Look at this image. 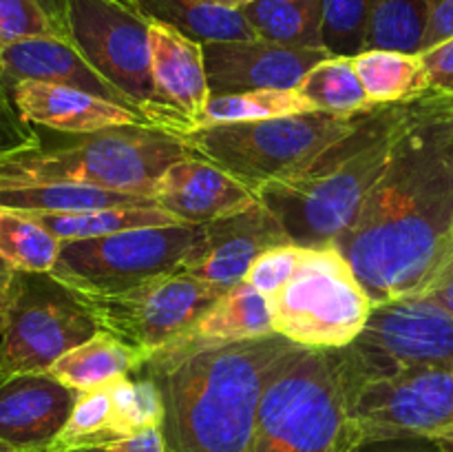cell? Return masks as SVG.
Wrapping results in <instances>:
<instances>
[{
    "mask_svg": "<svg viewBox=\"0 0 453 452\" xmlns=\"http://www.w3.org/2000/svg\"><path fill=\"white\" fill-rule=\"evenodd\" d=\"M73 292L96 319L97 331L122 341L146 362L175 344L224 288L190 273H166L118 291Z\"/></svg>",
    "mask_w": 453,
    "mask_h": 452,
    "instance_id": "cell-9",
    "label": "cell"
},
{
    "mask_svg": "<svg viewBox=\"0 0 453 452\" xmlns=\"http://www.w3.org/2000/svg\"><path fill=\"white\" fill-rule=\"evenodd\" d=\"M429 439H432V441L436 443V446L441 448V450H445V452H453V428H449V430H442V433L434 434V437H429Z\"/></svg>",
    "mask_w": 453,
    "mask_h": 452,
    "instance_id": "cell-44",
    "label": "cell"
},
{
    "mask_svg": "<svg viewBox=\"0 0 453 452\" xmlns=\"http://www.w3.org/2000/svg\"><path fill=\"white\" fill-rule=\"evenodd\" d=\"M248 3H252V0H239V7H243V4H248Z\"/></svg>",
    "mask_w": 453,
    "mask_h": 452,
    "instance_id": "cell-48",
    "label": "cell"
},
{
    "mask_svg": "<svg viewBox=\"0 0 453 452\" xmlns=\"http://www.w3.org/2000/svg\"><path fill=\"white\" fill-rule=\"evenodd\" d=\"M358 452H445L432 439H380V441L363 443Z\"/></svg>",
    "mask_w": 453,
    "mask_h": 452,
    "instance_id": "cell-40",
    "label": "cell"
},
{
    "mask_svg": "<svg viewBox=\"0 0 453 452\" xmlns=\"http://www.w3.org/2000/svg\"><path fill=\"white\" fill-rule=\"evenodd\" d=\"M12 100L25 122L62 133L91 136L113 127H150L135 109L66 84L25 80L12 87Z\"/></svg>",
    "mask_w": 453,
    "mask_h": 452,
    "instance_id": "cell-19",
    "label": "cell"
},
{
    "mask_svg": "<svg viewBox=\"0 0 453 452\" xmlns=\"http://www.w3.org/2000/svg\"><path fill=\"white\" fill-rule=\"evenodd\" d=\"M363 443L339 350L299 348L261 394L248 452H358Z\"/></svg>",
    "mask_w": 453,
    "mask_h": 452,
    "instance_id": "cell-4",
    "label": "cell"
},
{
    "mask_svg": "<svg viewBox=\"0 0 453 452\" xmlns=\"http://www.w3.org/2000/svg\"><path fill=\"white\" fill-rule=\"evenodd\" d=\"M25 80L66 84L131 106L127 97L75 49V44L60 35L27 38L0 47V87L12 93L13 84Z\"/></svg>",
    "mask_w": 453,
    "mask_h": 452,
    "instance_id": "cell-20",
    "label": "cell"
},
{
    "mask_svg": "<svg viewBox=\"0 0 453 452\" xmlns=\"http://www.w3.org/2000/svg\"><path fill=\"white\" fill-rule=\"evenodd\" d=\"M42 142L38 133L18 113L12 93L0 87V160L20 153V151L35 149Z\"/></svg>",
    "mask_w": 453,
    "mask_h": 452,
    "instance_id": "cell-36",
    "label": "cell"
},
{
    "mask_svg": "<svg viewBox=\"0 0 453 452\" xmlns=\"http://www.w3.org/2000/svg\"><path fill=\"white\" fill-rule=\"evenodd\" d=\"M16 275H18L16 270L9 269L7 261H4L3 257H0V292L7 291V288L12 286L13 282H16Z\"/></svg>",
    "mask_w": 453,
    "mask_h": 452,
    "instance_id": "cell-43",
    "label": "cell"
},
{
    "mask_svg": "<svg viewBox=\"0 0 453 452\" xmlns=\"http://www.w3.org/2000/svg\"><path fill=\"white\" fill-rule=\"evenodd\" d=\"M361 118L363 113L336 115L312 111L257 122L195 129L181 140L190 155L226 168L257 191L265 182L290 177L308 168L323 151L352 133Z\"/></svg>",
    "mask_w": 453,
    "mask_h": 452,
    "instance_id": "cell-6",
    "label": "cell"
},
{
    "mask_svg": "<svg viewBox=\"0 0 453 452\" xmlns=\"http://www.w3.org/2000/svg\"><path fill=\"white\" fill-rule=\"evenodd\" d=\"M352 62L374 106L405 105L432 91L420 53L367 49Z\"/></svg>",
    "mask_w": 453,
    "mask_h": 452,
    "instance_id": "cell-24",
    "label": "cell"
},
{
    "mask_svg": "<svg viewBox=\"0 0 453 452\" xmlns=\"http://www.w3.org/2000/svg\"><path fill=\"white\" fill-rule=\"evenodd\" d=\"M407 300L425 301L453 315V248Z\"/></svg>",
    "mask_w": 453,
    "mask_h": 452,
    "instance_id": "cell-37",
    "label": "cell"
},
{
    "mask_svg": "<svg viewBox=\"0 0 453 452\" xmlns=\"http://www.w3.org/2000/svg\"><path fill=\"white\" fill-rule=\"evenodd\" d=\"M425 71H427L429 87L438 93L453 97V38L436 47L420 51Z\"/></svg>",
    "mask_w": 453,
    "mask_h": 452,
    "instance_id": "cell-38",
    "label": "cell"
},
{
    "mask_svg": "<svg viewBox=\"0 0 453 452\" xmlns=\"http://www.w3.org/2000/svg\"><path fill=\"white\" fill-rule=\"evenodd\" d=\"M453 38V0H429V25L423 51Z\"/></svg>",
    "mask_w": 453,
    "mask_h": 452,
    "instance_id": "cell-39",
    "label": "cell"
},
{
    "mask_svg": "<svg viewBox=\"0 0 453 452\" xmlns=\"http://www.w3.org/2000/svg\"><path fill=\"white\" fill-rule=\"evenodd\" d=\"M202 47L211 96L296 89L312 66L332 56L326 49L286 47L264 38L212 40Z\"/></svg>",
    "mask_w": 453,
    "mask_h": 452,
    "instance_id": "cell-14",
    "label": "cell"
},
{
    "mask_svg": "<svg viewBox=\"0 0 453 452\" xmlns=\"http://www.w3.org/2000/svg\"><path fill=\"white\" fill-rule=\"evenodd\" d=\"M122 441L113 401V379L78 393L73 412L65 430L49 452L78 450V448H109Z\"/></svg>",
    "mask_w": 453,
    "mask_h": 452,
    "instance_id": "cell-29",
    "label": "cell"
},
{
    "mask_svg": "<svg viewBox=\"0 0 453 452\" xmlns=\"http://www.w3.org/2000/svg\"><path fill=\"white\" fill-rule=\"evenodd\" d=\"M345 375L365 443L429 439L453 428V370L401 366L372 377Z\"/></svg>",
    "mask_w": 453,
    "mask_h": 452,
    "instance_id": "cell-12",
    "label": "cell"
},
{
    "mask_svg": "<svg viewBox=\"0 0 453 452\" xmlns=\"http://www.w3.org/2000/svg\"><path fill=\"white\" fill-rule=\"evenodd\" d=\"M206 3L224 9H239V0H206Z\"/></svg>",
    "mask_w": 453,
    "mask_h": 452,
    "instance_id": "cell-45",
    "label": "cell"
},
{
    "mask_svg": "<svg viewBox=\"0 0 453 452\" xmlns=\"http://www.w3.org/2000/svg\"><path fill=\"white\" fill-rule=\"evenodd\" d=\"M150 22H164L199 43L212 40H252V31L239 9H224L206 0H122Z\"/></svg>",
    "mask_w": 453,
    "mask_h": 452,
    "instance_id": "cell-23",
    "label": "cell"
},
{
    "mask_svg": "<svg viewBox=\"0 0 453 452\" xmlns=\"http://www.w3.org/2000/svg\"><path fill=\"white\" fill-rule=\"evenodd\" d=\"M296 89L317 106V111L326 113L357 115L374 109L354 69L352 58H326L305 74Z\"/></svg>",
    "mask_w": 453,
    "mask_h": 452,
    "instance_id": "cell-31",
    "label": "cell"
},
{
    "mask_svg": "<svg viewBox=\"0 0 453 452\" xmlns=\"http://www.w3.org/2000/svg\"><path fill=\"white\" fill-rule=\"evenodd\" d=\"M157 207L184 224H208L259 202L252 186L208 160L188 155L173 162L155 182Z\"/></svg>",
    "mask_w": 453,
    "mask_h": 452,
    "instance_id": "cell-17",
    "label": "cell"
},
{
    "mask_svg": "<svg viewBox=\"0 0 453 452\" xmlns=\"http://www.w3.org/2000/svg\"><path fill=\"white\" fill-rule=\"evenodd\" d=\"M301 346L281 335L197 350H168L140 372L164 397L166 452H248L270 377Z\"/></svg>",
    "mask_w": 453,
    "mask_h": 452,
    "instance_id": "cell-2",
    "label": "cell"
},
{
    "mask_svg": "<svg viewBox=\"0 0 453 452\" xmlns=\"http://www.w3.org/2000/svg\"><path fill=\"white\" fill-rule=\"evenodd\" d=\"M202 226L203 235L199 251L184 273L195 275L224 291L243 282L248 269L261 253L292 242L281 222L261 199L246 211Z\"/></svg>",
    "mask_w": 453,
    "mask_h": 452,
    "instance_id": "cell-15",
    "label": "cell"
},
{
    "mask_svg": "<svg viewBox=\"0 0 453 452\" xmlns=\"http://www.w3.org/2000/svg\"><path fill=\"white\" fill-rule=\"evenodd\" d=\"M180 136L149 127H113L65 146L20 151L0 160V186L71 182L153 198L155 182L188 158Z\"/></svg>",
    "mask_w": 453,
    "mask_h": 452,
    "instance_id": "cell-5",
    "label": "cell"
},
{
    "mask_svg": "<svg viewBox=\"0 0 453 452\" xmlns=\"http://www.w3.org/2000/svg\"><path fill=\"white\" fill-rule=\"evenodd\" d=\"M97 332L96 319L65 284L49 273H18L16 301L0 341V384L16 375L49 372L62 355Z\"/></svg>",
    "mask_w": 453,
    "mask_h": 452,
    "instance_id": "cell-11",
    "label": "cell"
},
{
    "mask_svg": "<svg viewBox=\"0 0 453 452\" xmlns=\"http://www.w3.org/2000/svg\"><path fill=\"white\" fill-rule=\"evenodd\" d=\"M339 355L352 377L401 366L453 370V315L418 300L376 304L361 337Z\"/></svg>",
    "mask_w": 453,
    "mask_h": 452,
    "instance_id": "cell-13",
    "label": "cell"
},
{
    "mask_svg": "<svg viewBox=\"0 0 453 452\" xmlns=\"http://www.w3.org/2000/svg\"><path fill=\"white\" fill-rule=\"evenodd\" d=\"M150 74L177 136H188L211 100L202 43L171 25L150 22Z\"/></svg>",
    "mask_w": 453,
    "mask_h": 452,
    "instance_id": "cell-18",
    "label": "cell"
},
{
    "mask_svg": "<svg viewBox=\"0 0 453 452\" xmlns=\"http://www.w3.org/2000/svg\"><path fill=\"white\" fill-rule=\"evenodd\" d=\"M60 242L96 239L149 226L184 224L162 207H109L84 213H29Z\"/></svg>",
    "mask_w": 453,
    "mask_h": 452,
    "instance_id": "cell-27",
    "label": "cell"
},
{
    "mask_svg": "<svg viewBox=\"0 0 453 452\" xmlns=\"http://www.w3.org/2000/svg\"><path fill=\"white\" fill-rule=\"evenodd\" d=\"M317 106L299 89H257V91L211 96L195 129L219 124L257 122V120L286 118V115L312 113Z\"/></svg>",
    "mask_w": 453,
    "mask_h": 452,
    "instance_id": "cell-28",
    "label": "cell"
},
{
    "mask_svg": "<svg viewBox=\"0 0 453 452\" xmlns=\"http://www.w3.org/2000/svg\"><path fill=\"white\" fill-rule=\"evenodd\" d=\"M109 452H166L162 428H149L106 448Z\"/></svg>",
    "mask_w": 453,
    "mask_h": 452,
    "instance_id": "cell-41",
    "label": "cell"
},
{
    "mask_svg": "<svg viewBox=\"0 0 453 452\" xmlns=\"http://www.w3.org/2000/svg\"><path fill=\"white\" fill-rule=\"evenodd\" d=\"M0 452H27V450H13V448L4 446V443H3V441H0Z\"/></svg>",
    "mask_w": 453,
    "mask_h": 452,
    "instance_id": "cell-47",
    "label": "cell"
},
{
    "mask_svg": "<svg viewBox=\"0 0 453 452\" xmlns=\"http://www.w3.org/2000/svg\"><path fill=\"white\" fill-rule=\"evenodd\" d=\"M78 390L51 372L9 377L0 384V441L13 450L49 452L65 430Z\"/></svg>",
    "mask_w": 453,
    "mask_h": 452,
    "instance_id": "cell-16",
    "label": "cell"
},
{
    "mask_svg": "<svg viewBox=\"0 0 453 452\" xmlns=\"http://www.w3.org/2000/svg\"><path fill=\"white\" fill-rule=\"evenodd\" d=\"M62 242L29 213L0 207V257L16 273H51Z\"/></svg>",
    "mask_w": 453,
    "mask_h": 452,
    "instance_id": "cell-30",
    "label": "cell"
},
{
    "mask_svg": "<svg viewBox=\"0 0 453 452\" xmlns=\"http://www.w3.org/2000/svg\"><path fill=\"white\" fill-rule=\"evenodd\" d=\"M44 35L66 38V31L40 0H0V47Z\"/></svg>",
    "mask_w": 453,
    "mask_h": 452,
    "instance_id": "cell-34",
    "label": "cell"
},
{
    "mask_svg": "<svg viewBox=\"0 0 453 452\" xmlns=\"http://www.w3.org/2000/svg\"><path fill=\"white\" fill-rule=\"evenodd\" d=\"M265 300L274 335L310 350L354 344L374 310L370 292L334 246L312 248L299 273Z\"/></svg>",
    "mask_w": 453,
    "mask_h": 452,
    "instance_id": "cell-7",
    "label": "cell"
},
{
    "mask_svg": "<svg viewBox=\"0 0 453 452\" xmlns=\"http://www.w3.org/2000/svg\"><path fill=\"white\" fill-rule=\"evenodd\" d=\"M202 235V224H173L62 242L49 275L78 292L118 291L155 275L184 273L197 255Z\"/></svg>",
    "mask_w": 453,
    "mask_h": 452,
    "instance_id": "cell-10",
    "label": "cell"
},
{
    "mask_svg": "<svg viewBox=\"0 0 453 452\" xmlns=\"http://www.w3.org/2000/svg\"><path fill=\"white\" fill-rule=\"evenodd\" d=\"M66 38L153 129L177 136L155 93L150 20L122 0H65Z\"/></svg>",
    "mask_w": 453,
    "mask_h": 452,
    "instance_id": "cell-8",
    "label": "cell"
},
{
    "mask_svg": "<svg viewBox=\"0 0 453 452\" xmlns=\"http://www.w3.org/2000/svg\"><path fill=\"white\" fill-rule=\"evenodd\" d=\"M65 452H109L106 448H78V450H65Z\"/></svg>",
    "mask_w": 453,
    "mask_h": 452,
    "instance_id": "cell-46",
    "label": "cell"
},
{
    "mask_svg": "<svg viewBox=\"0 0 453 452\" xmlns=\"http://www.w3.org/2000/svg\"><path fill=\"white\" fill-rule=\"evenodd\" d=\"M372 301L407 300L453 248V97L429 91L388 171L336 238Z\"/></svg>",
    "mask_w": 453,
    "mask_h": 452,
    "instance_id": "cell-1",
    "label": "cell"
},
{
    "mask_svg": "<svg viewBox=\"0 0 453 452\" xmlns=\"http://www.w3.org/2000/svg\"><path fill=\"white\" fill-rule=\"evenodd\" d=\"M310 253H312V248L301 246V244L295 242L268 248V251L261 253V255L252 261L243 282L250 284L252 288H257L264 297L273 295L274 291H279L283 284H288L296 273H299L301 266L308 261Z\"/></svg>",
    "mask_w": 453,
    "mask_h": 452,
    "instance_id": "cell-35",
    "label": "cell"
},
{
    "mask_svg": "<svg viewBox=\"0 0 453 452\" xmlns=\"http://www.w3.org/2000/svg\"><path fill=\"white\" fill-rule=\"evenodd\" d=\"M239 12L259 38L286 47L323 49V0H252Z\"/></svg>",
    "mask_w": 453,
    "mask_h": 452,
    "instance_id": "cell-26",
    "label": "cell"
},
{
    "mask_svg": "<svg viewBox=\"0 0 453 452\" xmlns=\"http://www.w3.org/2000/svg\"><path fill=\"white\" fill-rule=\"evenodd\" d=\"M142 366H144L142 355L100 331L96 337L80 344L78 348L62 355L49 368V372L65 386L82 393V390L106 384L115 377L140 372Z\"/></svg>",
    "mask_w": 453,
    "mask_h": 452,
    "instance_id": "cell-25",
    "label": "cell"
},
{
    "mask_svg": "<svg viewBox=\"0 0 453 452\" xmlns=\"http://www.w3.org/2000/svg\"><path fill=\"white\" fill-rule=\"evenodd\" d=\"M374 0H323V49L354 58L365 49L367 22Z\"/></svg>",
    "mask_w": 453,
    "mask_h": 452,
    "instance_id": "cell-33",
    "label": "cell"
},
{
    "mask_svg": "<svg viewBox=\"0 0 453 452\" xmlns=\"http://www.w3.org/2000/svg\"><path fill=\"white\" fill-rule=\"evenodd\" d=\"M0 207L22 213H84L109 207H157L153 198L71 182L0 186Z\"/></svg>",
    "mask_w": 453,
    "mask_h": 452,
    "instance_id": "cell-22",
    "label": "cell"
},
{
    "mask_svg": "<svg viewBox=\"0 0 453 452\" xmlns=\"http://www.w3.org/2000/svg\"><path fill=\"white\" fill-rule=\"evenodd\" d=\"M270 335H274V331L268 300L250 284L239 282L221 292L175 344L159 353L239 344Z\"/></svg>",
    "mask_w": 453,
    "mask_h": 452,
    "instance_id": "cell-21",
    "label": "cell"
},
{
    "mask_svg": "<svg viewBox=\"0 0 453 452\" xmlns=\"http://www.w3.org/2000/svg\"><path fill=\"white\" fill-rule=\"evenodd\" d=\"M418 106L420 97L367 111L352 133L323 151L308 168L257 189L292 242L310 248L334 246L372 186L388 171Z\"/></svg>",
    "mask_w": 453,
    "mask_h": 452,
    "instance_id": "cell-3",
    "label": "cell"
},
{
    "mask_svg": "<svg viewBox=\"0 0 453 452\" xmlns=\"http://www.w3.org/2000/svg\"><path fill=\"white\" fill-rule=\"evenodd\" d=\"M16 291H18V275H16V282H13L7 291L0 292V341H3L4 332H7L13 301H16Z\"/></svg>",
    "mask_w": 453,
    "mask_h": 452,
    "instance_id": "cell-42",
    "label": "cell"
},
{
    "mask_svg": "<svg viewBox=\"0 0 453 452\" xmlns=\"http://www.w3.org/2000/svg\"><path fill=\"white\" fill-rule=\"evenodd\" d=\"M429 25V0H374L365 49L420 53Z\"/></svg>",
    "mask_w": 453,
    "mask_h": 452,
    "instance_id": "cell-32",
    "label": "cell"
}]
</instances>
